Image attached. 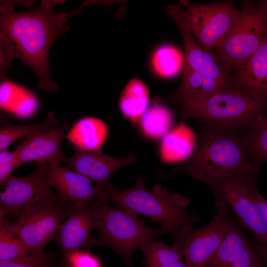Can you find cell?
Segmentation results:
<instances>
[{
    "label": "cell",
    "instance_id": "13",
    "mask_svg": "<svg viewBox=\"0 0 267 267\" xmlns=\"http://www.w3.org/2000/svg\"><path fill=\"white\" fill-rule=\"evenodd\" d=\"M71 124L67 121L54 128L32 134L14 150L20 166L31 162L66 163L68 158L62 151V144Z\"/></svg>",
    "mask_w": 267,
    "mask_h": 267
},
{
    "label": "cell",
    "instance_id": "17",
    "mask_svg": "<svg viewBox=\"0 0 267 267\" xmlns=\"http://www.w3.org/2000/svg\"><path fill=\"white\" fill-rule=\"evenodd\" d=\"M233 68L235 87L267 102V37L254 53Z\"/></svg>",
    "mask_w": 267,
    "mask_h": 267
},
{
    "label": "cell",
    "instance_id": "18",
    "mask_svg": "<svg viewBox=\"0 0 267 267\" xmlns=\"http://www.w3.org/2000/svg\"><path fill=\"white\" fill-rule=\"evenodd\" d=\"M196 141L193 130L181 123L170 130L163 137L160 147L161 159L169 163L182 161L192 155Z\"/></svg>",
    "mask_w": 267,
    "mask_h": 267
},
{
    "label": "cell",
    "instance_id": "21",
    "mask_svg": "<svg viewBox=\"0 0 267 267\" xmlns=\"http://www.w3.org/2000/svg\"><path fill=\"white\" fill-rule=\"evenodd\" d=\"M0 93L1 108L17 115L30 116L37 108V100L34 95L10 81L2 80Z\"/></svg>",
    "mask_w": 267,
    "mask_h": 267
},
{
    "label": "cell",
    "instance_id": "32",
    "mask_svg": "<svg viewBox=\"0 0 267 267\" xmlns=\"http://www.w3.org/2000/svg\"><path fill=\"white\" fill-rule=\"evenodd\" d=\"M68 262L72 267H101V264L96 257L79 250L70 255Z\"/></svg>",
    "mask_w": 267,
    "mask_h": 267
},
{
    "label": "cell",
    "instance_id": "26",
    "mask_svg": "<svg viewBox=\"0 0 267 267\" xmlns=\"http://www.w3.org/2000/svg\"><path fill=\"white\" fill-rule=\"evenodd\" d=\"M152 64L158 75L169 78L179 73L184 65V61L182 53L178 48L165 45L154 52Z\"/></svg>",
    "mask_w": 267,
    "mask_h": 267
},
{
    "label": "cell",
    "instance_id": "25",
    "mask_svg": "<svg viewBox=\"0 0 267 267\" xmlns=\"http://www.w3.org/2000/svg\"><path fill=\"white\" fill-rule=\"evenodd\" d=\"M59 123L53 112L47 114L45 120L36 124L16 126L11 124L2 126L0 129V151L6 150L17 140L42 130L54 128Z\"/></svg>",
    "mask_w": 267,
    "mask_h": 267
},
{
    "label": "cell",
    "instance_id": "15",
    "mask_svg": "<svg viewBox=\"0 0 267 267\" xmlns=\"http://www.w3.org/2000/svg\"><path fill=\"white\" fill-rule=\"evenodd\" d=\"M49 183L58 197L73 205H88L96 199L94 188L89 178L60 164H49Z\"/></svg>",
    "mask_w": 267,
    "mask_h": 267
},
{
    "label": "cell",
    "instance_id": "20",
    "mask_svg": "<svg viewBox=\"0 0 267 267\" xmlns=\"http://www.w3.org/2000/svg\"><path fill=\"white\" fill-rule=\"evenodd\" d=\"M183 242L182 236L170 245L153 240L142 245L140 249L146 267H187L181 251Z\"/></svg>",
    "mask_w": 267,
    "mask_h": 267
},
{
    "label": "cell",
    "instance_id": "3",
    "mask_svg": "<svg viewBox=\"0 0 267 267\" xmlns=\"http://www.w3.org/2000/svg\"><path fill=\"white\" fill-rule=\"evenodd\" d=\"M259 167L238 174H204L196 179L206 183L217 199L222 201L256 240L267 248V202L257 187Z\"/></svg>",
    "mask_w": 267,
    "mask_h": 267
},
{
    "label": "cell",
    "instance_id": "29",
    "mask_svg": "<svg viewBox=\"0 0 267 267\" xmlns=\"http://www.w3.org/2000/svg\"><path fill=\"white\" fill-rule=\"evenodd\" d=\"M214 50L205 49L203 62L198 70L205 77L229 86H235L231 74L232 68L221 61Z\"/></svg>",
    "mask_w": 267,
    "mask_h": 267
},
{
    "label": "cell",
    "instance_id": "1",
    "mask_svg": "<svg viewBox=\"0 0 267 267\" xmlns=\"http://www.w3.org/2000/svg\"><path fill=\"white\" fill-rule=\"evenodd\" d=\"M60 0H43L36 8L16 12L9 2H2L0 13V77L5 79L14 59L18 58L36 74L39 87L55 92L58 85L50 75L48 55L55 40L70 29L66 22L79 9L69 13L56 12Z\"/></svg>",
    "mask_w": 267,
    "mask_h": 267
},
{
    "label": "cell",
    "instance_id": "27",
    "mask_svg": "<svg viewBox=\"0 0 267 267\" xmlns=\"http://www.w3.org/2000/svg\"><path fill=\"white\" fill-rule=\"evenodd\" d=\"M0 220V260H11L31 255L25 244L14 234L11 222Z\"/></svg>",
    "mask_w": 267,
    "mask_h": 267
},
{
    "label": "cell",
    "instance_id": "11",
    "mask_svg": "<svg viewBox=\"0 0 267 267\" xmlns=\"http://www.w3.org/2000/svg\"><path fill=\"white\" fill-rule=\"evenodd\" d=\"M223 241L208 267H267V248L249 238L227 206Z\"/></svg>",
    "mask_w": 267,
    "mask_h": 267
},
{
    "label": "cell",
    "instance_id": "23",
    "mask_svg": "<svg viewBox=\"0 0 267 267\" xmlns=\"http://www.w3.org/2000/svg\"><path fill=\"white\" fill-rule=\"evenodd\" d=\"M173 115L166 106L156 103L148 108L142 115L140 128L148 137L157 139L164 137L170 130Z\"/></svg>",
    "mask_w": 267,
    "mask_h": 267
},
{
    "label": "cell",
    "instance_id": "31",
    "mask_svg": "<svg viewBox=\"0 0 267 267\" xmlns=\"http://www.w3.org/2000/svg\"><path fill=\"white\" fill-rule=\"evenodd\" d=\"M20 167L14 151L7 150L0 151V186L4 188L7 178L11 175V173Z\"/></svg>",
    "mask_w": 267,
    "mask_h": 267
},
{
    "label": "cell",
    "instance_id": "6",
    "mask_svg": "<svg viewBox=\"0 0 267 267\" xmlns=\"http://www.w3.org/2000/svg\"><path fill=\"white\" fill-rule=\"evenodd\" d=\"M185 8L174 4L167 11L175 22L182 23L204 48L221 44L242 18L244 9H237L232 0L195 3L181 1Z\"/></svg>",
    "mask_w": 267,
    "mask_h": 267
},
{
    "label": "cell",
    "instance_id": "7",
    "mask_svg": "<svg viewBox=\"0 0 267 267\" xmlns=\"http://www.w3.org/2000/svg\"><path fill=\"white\" fill-rule=\"evenodd\" d=\"M181 117L193 118L233 130L249 127L267 110V102L242 92L235 86L204 99L182 104Z\"/></svg>",
    "mask_w": 267,
    "mask_h": 267
},
{
    "label": "cell",
    "instance_id": "19",
    "mask_svg": "<svg viewBox=\"0 0 267 267\" xmlns=\"http://www.w3.org/2000/svg\"><path fill=\"white\" fill-rule=\"evenodd\" d=\"M107 128L101 120L84 117L73 126L66 137L74 146L85 151L101 150L107 135Z\"/></svg>",
    "mask_w": 267,
    "mask_h": 267
},
{
    "label": "cell",
    "instance_id": "5",
    "mask_svg": "<svg viewBox=\"0 0 267 267\" xmlns=\"http://www.w3.org/2000/svg\"><path fill=\"white\" fill-rule=\"evenodd\" d=\"M231 131L218 128L204 135L188 161L178 170L195 179L207 174L244 173L260 166L252 162L243 138Z\"/></svg>",
    "mask_w": 267,
    "mask_h": 267
},
{
    "label": "cell",
    "instance_id": "9",
    "mask_svg": "<svg viewBox=\"0 0 267 267\" xmlns=\"http://www.w3.org/2000/svg\"><path fill=\"white\" fill-rule=\"evenodd\" d=\"M244 14L226 39L214 49L223 63L232 68L254 53L267 37V13L248 1Z\"/></svg>",
    "mask_w": 267,
    "mask_h": 267
},
{
    "label": "cell",
    "instance_id": "2",
    "mask_svg": "<svg viewBox=\"0 0 267 267\" xmlns=\"http://www.w3.org/2000/svg\"><path fill=\"white\" fill-rule=\"evenodd\" d=\"M94 188L97 199L111 202L116 208L149 218L170 233L174 242L194 228V223L199 220L197 216L186 212L190 204L188 197L169 192L160 184L149 191L142 178H137L133 187L125 190H119L110 181L96 183Z\"/></svg>",
    "mask_w": 267,
    "mask_h": 267
},
{
    "label": "cell",
    "instance_id": "28",
    "mask_svg": "<svg viewBox=\"0 0 267 267\" xmlns=\"http://www.w3.org/2000/svg\"><path fill=\"white\" fill-rule=\"evenodd\" d=\"M180 32L185 55L183 76L198 70L203 62L205 49L196 41L188 30L181 23L175 22Z\"/></svg>",
    "mask_w": 267,
    "mask_h": 267
},
{
    "label": "cell",
    "instance_id": "14",
    "mask_svg": "<svg viewBox=\"0 0 267 267\" xmlns=\"http://www.w3.org/2000/svg\"><path fill=\"white\" fill-rule=\"evenodd\" d=\"M94 201L88 205H73L69 214L54 236L62 251V264L64 267L69 265L70 255L84 245L91 231L96 229L98 216Z\"/></svg>",
    "mask_w": 267,
    "mask_h": 267
},
{
    "label": "cell",
    "instance_id": "12",
    "mask_svg": "<svg viewBox=\"0 0 267 267\" xmlns=\"http://www.w3.org/2000/svg\"><path fill=\"white\" fill-rule=\"evenodd\" d=\"M216 214L206 225L189 230L183 236L181 248L187 267H208L218 251L224 237L227 205L217 199Z\"/></svg>",
    "mask_w": 267,
    "mask_h": 267
},
{
    "label": "cell",
    "instance_id": "4",
    "mask_svg": "<svg viewBox=\"0 0 267 267\" xmlns=\"http://www.w3.org/2000/svg\"><path fill=\"white\" fill-rule=\"evenodd\" d=\"M94 205L98 216V237L88 238L84 246L87 248L98 246L111 249L119 254L127 267H134L132 257L136 249L168 233L161 227L154 229L147 226L138 215L113 208L107 202L96 199Z\"/></svg>",
    "mask_w": 267,
    "mask_h": 267
},
{
    "label": "cell",
    "instance_id": "30",
    "mask_svg": "<svg viewBox=\"0 0 267 267\" xmlns=\"http://www.w3.org/2000/svg\"><path fill=\"white\" fill-rule=\"evenodd\" d=\"M0 267H51L44 254H31L16 259L0 260Z\"/></svg>",
    "mask_w": 267,
    "mask_h": 267
},
{
    "label": "cell",
    "instance_id": "24",
    "mask_svg": "<svg viewBox=\"0 0 267 267\" xmlns=\"http://www.w3.org/2000/svg\"><path fill=\"white\" fill-rule=\"evenodd\" d=\"M249 128V133L243 140L251 159L258 165L267 163V110Z\"/></svg>",
    "mask_w": 267,
    "mask_h": 267
},
{
    "label": "cell",
    "instance_id": "16",
    "mask_svg": "<svg viewBox=\"0 0 267 267\" xmlns=\"http://www.w3.org/2000/svg\"><path fill=\"white\" fill-rule=\"evenodd\" d=\"M74 153L65 163L71 170L91 178L96 183L110 181L111 176L120 168L136 161L132 154L123 158H115L104 153L101 150L85 151L74 146Z\"/></svg>",
    "mask_w": 267,
    "mask_h": 267
},
{
    "label": "cell",
    "instance_id": "33",
    "mask_svg": "<svg viewBox=\"0 0 267 267\" xmlns=\"http://www.w3.org/2000/svg\"><path fill=\"white\" fill-rule=\"evenodd\" d=\"M258 5L265 12L267 13V0L260 1L258 3Z\"/></svg>",
    "mask_w": 267,
    "mask_h": 267
},
{
    "label": "cell",
    "instance_id": "22",
    "mask_svg": "<svg viewBox=\"0 0 267 267\" xmlns=\"http://www.w3.org/2000/svg\"><path fill=\"white\" fill-rule=\"evenodd\" d=\"M149 92L140 80H131L122 90L119 107L122 114L132 122L137 124L147 109Z\"/></svg>",
    "mask_w": 267,
    "mask_h": 267
},
{
    "label": "cell",
    "instance_id": "10",
    "mask_svg": "<svg viewBox=\"0 0 267 267\" xmlns=\"http://www.w3.org/2000/svg\"><path fill=\"white\" fill-rule=\"evenodd\" d=\"M48 163L38 164L35 171L23 177L12 175L0 193V220L16 221L27 208L55 193L49 185Z\"/></svg>",
    "mask_w": 267,
    "mask_h": 267
},
{
    "label": "cell",
    "instance_id": "8",
    "mask_svg": "<svg viewBox=\"0 0 267 267\" xmlns=\"http://www.w3.org/2000/svg\"><path fill=\"white\" fill-rule=\"evenodd\" d=\"M72 205L54 193L26 209L16 222H11L12 229L31 255L44 254Z\"/></svg>",
    "mask_w": 267,
    "mask_h": 267
}]
</instances>
